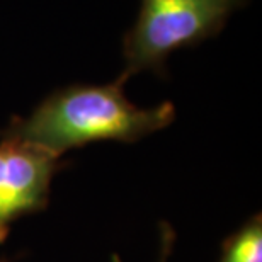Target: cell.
Returning <instances> with one entry per match:
<instances>
[{
	"label": "cell",
	"instance_id": "obj_1",
	"mask_svg": "<svg viewBox=\"0 0 262 262\" xmlns=\"http://www.w3.org/2000/svg\"><path fill=\"white\" fill-rule=\"evenodd\" d=\"M124 80L72 83L48 94L29 116H12L0 140H17L58 157L99 141L135 143L170 126L176 106L164 101L138 107L124 94Z\"/></svg>",
	"mask_w": 262,
	"mask_h": 262
},
{
	"label": "cell",
	"instance_id": "obj_2",
	"mask_svg": "<svg viewBox=\"0 0 262 262\" xmlns=\"http://www.w3.org/2000/svg\"><path fill=\"white\" fill-rule=\"evenodd\" d=\"M250 0H141L135 24L123 36L124 68L119 78L151 72L167 78L172 53L218 36L233 12Z\"/></svg>",
	"mask_w": 262,
	"mask_h": 262
},
{
	"label": "cell",
	"instance_id": "obj_3",
	"mask_svg": "<svg viewBox=\"0 0 262 262\" xmlns=\"http://www.w3.org/2000/svg\"><path fill=\"white\" fill-rule=\"evenodd\" d=\"M68 165L70 162L24 141H0V245L17 220L48 208L51 182Z\"/></svg>",
	"mask_w": 262,
	"mask_h": 262
},
{
	"label": "cell",
	"instance_id": "obj_4",
	"mask_svg": "<svg viewBox=\"0 0 262 262\" xmlns=\"http://www.w3.org/2000/svg\"><path fill=\"white\" fill-rule=\"evenodd\" d=\"M220 262H262V214H252L222 242Z\"/></svg>",
	"mask_w": 262,
	"mask_h": 262
},
{
	"label": "cell",
	"instance_id": "obj_5",
	"mask_svg": "<svg viewBox=\"0 0 262 262\" xmlns=\"http://www.w3.org/2000/svg\"><path fill=\"white\" fill-rule=\"evenodd\" d=\"M159 228H160V254L157 262H167L170 257L172 250H174L176 232L167 222H160Z\"/></svg>",
	"mask_w": 262,
	"mask_h": 262
},
{
	"label": "cell",
	"instance_id": "obj_6",
	"mask_svg": "<svg viewBox=\"0 0 262 262\" xmlns=\"http://www.w3.org/2000/svg\"><path fill=\"white\" fill-rule=\"evenodd\" d=\"M0 262H12V259H9V257H0Z\"/></svg>",
	"mask_w": 262,
	"mask_h": 262
}]
</instances>
